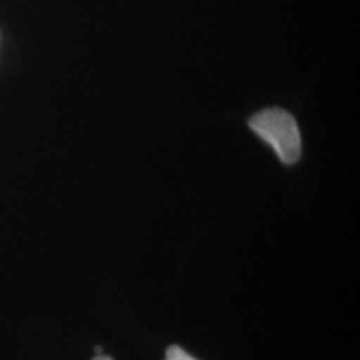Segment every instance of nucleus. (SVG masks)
Returning <instances> with one entry per match:
<instances>
[{
  "instance_id": "nucleus-1",
  "label": "nucleus",
  "mask_w": 360,
  "mask_h": 360,
  "mask_svg": "<svg viewBox=\"0 0 360 360\" xmlns=\"http://www.w3.org/2000/svg\"><path fill=\"white\" fill-rule=\"evenodd\" d=\"M250 129L267 143L279 160L292 166L302 155V138L295 117L282 108H266L252 116Z\"/></svg>"
},
{
  "instance_id": "nucleus-2",
  "label": "nucleus",
  "mask_w": 360,
  "mask_h": 360,
  "mask_svg": "<svg viewBox=\"0 0 360 360\" xmlns=\"http://www.w3.org/2000/svg\"><path fill=\"white\" fill-rule=\"evenodd\" d=\"M165 360H196L190 354H187L179 346H169L166 351V359Z\"/></svg>"
},
{
  "instance_id": "nucleus-3",
  "label": "nucleus",
  "mask_w": 360,
  "mask_h": 360,
  "mask_svg": "<svg viewBox=\"0 0 360 360\" xmlns=\"http://www.w3.org/2000/svg\"><path fill=\"white\" fill-rule=\"evenodd\" d=\"M92 360H112L110 356H104V355H96Z\"/></svg>"
},
{
  "instance_id": "nucleus-4",
  "label": "nucleus",
  "mask_w": 360,
  "mask_h": 360,
  "mask_svg": "<svg viewBox=\"0 0 360 360\" xmlns=\"http://www.w3.org/2000/svg\"><path fill=\"white\" fill-rule=\"evenodd\" d=\"M95 352H96L98 355H102V347H101V346H96V347H95Z\"/></svg>"
}]
</instances>
